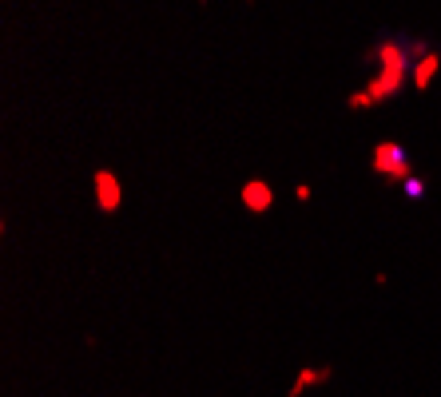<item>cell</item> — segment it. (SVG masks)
Returning a JSON list of instances; mask_svg holds the SVG:
<instances>
[{
    "mask_svg": "<svg viewBox=\"0 0 441 397\" xmlns=\"http://www.w3.org/2000/svg\"><path fill=\"white\" fill-rule=\"evenodd\" d=\"M267 199H270L267 191H251V203H254V206H267Z\"/></svg>",
    "mask_w": 441,
    "mask_h": 397,
    "instance_id": "obj_3",
    "label": "cell"
},
{
    "mask_svg": "<svg viewBox=\"0 0 441 397\" xmlns=\"http://www.w3.org/2000/svg\"><path fill=\"white\" fill-rule=\"evenodd\" d=\"M433 68H438V56H426V64L417 68V88H426L429 76H433Z\"/></svg>",
    "mask_w": 441,
    "mask_h": 397,
    "instance_id": "obj_2",
    "label": "cell"
},
{
    "mask_svg": "<svg viewBox=\"0 0 441 397\" xmlns=\"http://www.w3.org/2000/svg\"><path fill=\"white\" fill-rule=\"evenodd\" d=\"M100 199H104V206L120 203V195H115V179H111V175H100Z\"/></svg>",
    "mask_w": 441,
    "mask_h": 397,
    "instance_id": "obj_1",
    "label": "cell"
}]
</instances>
